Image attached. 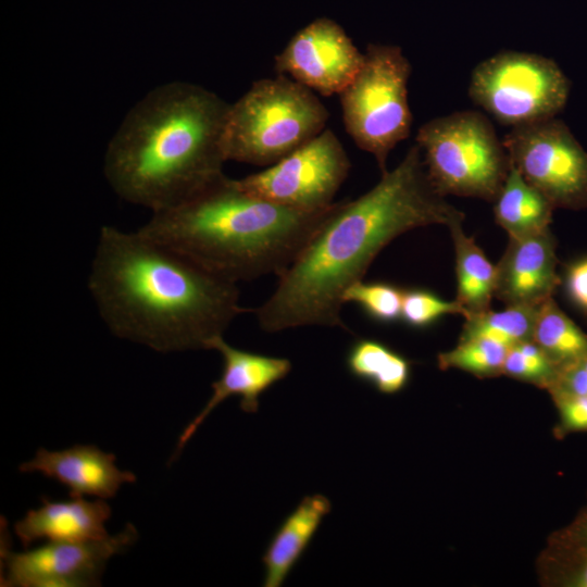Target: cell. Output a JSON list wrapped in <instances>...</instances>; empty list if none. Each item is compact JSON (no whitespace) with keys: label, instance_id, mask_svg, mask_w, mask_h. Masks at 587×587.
<instances>
[{"label":"cell","instance_id":"cell-1","mask_svg":"<svg viewBox=\"0 0 587 587\" xmlns=\"http://www.w3.org/2000/svg\"><path fill=\"white\" fill-rule=\"evenodd\" d=\"M465 215L432 184L421 148L354 200L335 202L294 262L278 276L271 297L253 310L261 329L300 326L349 330L341 319L342 295L362 280L376 255L398 236L423 226L447 227Z\"/></svg>","mask_w":587,"mask_h":587},{"label":"cell","instance_id":"cell-2","mask_svg":"<svg viewBox=\"0 0 587 587\" xmlns=\"http://www.w3.org/2000/svg\"><path fill=\"white\" fill-rule=\"evenodd\" d=\"M107 327L159 352L211 349L236 316V283L139 229L99 233L87 283Z\"/></svg>","mask_w":587,"mask_h":587},{"label":"cell","instance_id":"cell-3","mask_svg":"<svg viewBox=\"0 0 587 587\" xmlns=\"http://www.w3.org/2000/svg\"><path fill=\"white\" fill-rule=\"evenodd\" d=\"M229 105L187 82L149 91L109 141L103 172L113 191L155 212L221 179L227 161L224 130Z\"/></svg>","mask_w":587,"mask_h":587},{"label":"cell","instance_id":"cell-4","mask_svg":"<svg viewBox=\"0 0 587 587\" xmlns=\"http://www.w3.org/2000/svg\"><path fill=\"white\" fill-rule=\"evenodd\" d=\"M334 203L313 212L290 209L246 192L224 175L190 199L152 212L139 230L237 284L278 277Z\"/></svg>","mask_w":587,"mask_h":587},{"label":"cell","instance_id":"cell-5","mask_svg":"<svg viewBox=\"0 0 587 587\" xmlns=\"http://www.w3.org/2000/svg\"><path fill=\"white\" fill-rule=\"evenodd\" d=\"M328 117L317 96L288 76L255 80L229 105L226 160L270 166L323 132Z\"/></svg>","mask_w":587,"mask_h":587},{"label":"cell","instance_id":"cell-6","mask_svg":"<svg viewBox=\"0 0 587 587\" xmlns=\"http://www.w3.org/2000/svg\"><path fill=\"white\" fill-rule=\"evenodd\" d=\"M415 143L427 175L442 196L494 202L511 168L508 151L491 122L473 110L424 123Z\"/></svg>","mask_w":587,"mask_h":587},{"label":"cell","instance_id":"cell-7","mask_svg":"<svg viewBox=\"0 0 587 587\" xmlns=\"http://www.w3.org/2000/svg\"><path fill=\"white\" fill-rule=\"evenodd\" d=\"M361 68L339 93L345 128L355 145L387 171L390 151L411 133V64L394 45L369 43Z\"/></svg>","mask_w":587,"mask_h":587},{"label":"cell","instance_id":"cell-8","mask_svg":"<svg viewBox=\"0 0 587 587\" xmlns=\"http://www.w3.org/2000/svg\"><path fill=\"white\" fill-rule=\"evenodd\" d=\"M571 83L557 62L540 54L501 51L472 71L469 96L511 128L555 117L565 107Z\"/></svg>","mask_w":587,"mask_h":587},{"label":"cell","instance_id":"cell-9","mask_svg":"<svg viewBox=\"0 0 587 587\" xmlns=\"http://www.w3.org/2000/svg\"><path fill=\"white\" fill-rule=\"evenodd\" d=\"M502 142L511 164L554 208H587V151L563 121L512 127Z\"/></svg>","mask_w":587,"mask_h":587},{"label":"cell","instance_id":"cell-10","mask_svg":"<svg viewBox=\"0 0 587 587\" xmlns=\"http://www.w3.org/2000/svg\"><path fill=\"white\" fill-rule=\"evenodd\" d=\"M351 164L336 134L325 128L265 170L235 179L246 192L300 211H321L334 203Z\"/></svg>","mask_w":587,"mask_h":587},{"label":"cell","instance_id":"cell-11","mask_svg":"<svg viewBox=\"0 0 587 587\" xmlns=\"http://www.w3.org/2000/svg\"><path fill=\"white\" fill-rule=\"evenodd\" d=\"M7 536L4 545L1 541V586L89 587L100 585L108 561L132 546L138 534L135 526L127 524L118 534L103 539L49 541L23 552L12 551Z\"/></svg>","mask_w":587,"mask_h":587},{"label":"cell","instance_id":"cell-12","mask_svg":"<svg viewBox=\"0 0 587 587\" xmlns=\"http://www.w3.org/2000/svg\"><path fill=\"white\" fill-rule=\"evenodd\" d=\"M361 52L345 29L320 17L299 29L275 57L277 74L323 96L339 95L362 66Z\"/></svg>","mask_w":587,"mask_h":587},{"label":"cell","instance_id":"cell-13","mask_svg":"<svg viewBox=\"0 0 587 587\" xmlns=\"http://www.w3.org/2000/svg\"><path fill=\"white\" fill-rule=\"evenodd\" d=\"M211 349L220 352L223 369L218 379L212 383V395L202 410L186 425L179 435L177 455L209 414L228 397L240 398V409L255 413L260 397L270 387L285 378L291 371V362L285 358L268 357L237 349L218 337Z\"/></svg>","mask_w":587,"mask_h":587},{"label":"cell","instance_id":"cell-14","mask_svg":"<svg viewBox=\"0 0 587 587\" xmlns=\"http://www.w3.org/2000/svg\"><path fill=\"white\" fill-rule=\"evenodd\" d=\"M557 242L550 228L509 238L497 267L495 297L505 305L539 307L560 285Z\"/></svg>","mask_w":587,"mask_h":587},{"label":"cell","instance_id":"cell-15","mask_svg":"<svg viewBox=\"0 0 587 587\" xmlns=\"http://www.w3.org/2000/svg\"><path fill=\"white\" fill-rule=\"evenodd\" d=\"M23 473L38 472L68 489L70 497L113 498L125 483H135L136 475L121 471L115 455L93 445H75L64 450L39 448L36 455L20 465Z\"/></svg>","mask_w":587,"mask_h":587},{"label":"cell","instance_id":"cell-16","mask_svg":"<svg viewBox=\"0 0 587 587\" xmlns=\"http://www.w3.org/2000/svg\"><path fill=\"white\" fill-rule=\"evenodd\" d=\"M41 505L29 510L14 524V533L27 549L37 540L83 542L108 537L105 522L111 508L104 499L89 501L71 497L66 501H51L42 497Z\"/></svg>","mask_w":587,"mask_h":587},{"label":"cell","instance_id":"cell-17","mask_svg":"<svg viewBox=\"0 0 587 587\" xmlns=\"http://www.w3.org/2000/svg\"><path fill=\"white\" fill-rule=\"evenodd\" d=\"M332 503L321 494L305 496L272 536L263 555V586H282L310 546Z\"/></svg>","mask_w":587,"mask_h":587},{"label":"cell","instance_id":"cell-18","mask_svg":"<svg viewBox=\"0 0 587 587\" xmlns=\"http://www.w3.org/2000/svg\"><path fill=\"white\" fill-rule=\"evenodd\" d=\"M537 572L546 587H587V501L567 525L548 537Z\"/></svg>","mask_w":587,"mask_h":587},{"label":"cell","instance_id":"cell-19","mask_svg":"<svg viewBox=\"0 0 587 587\" xmlns=\"http://www.w3.org/2000/svg\"><path fill=\"white\" fill-rule=\"evenodd\" d=\"M492 203L495 221L509 238L526 237L550 228L555 209L512 164Z\"/></svg>","mask_w":587,"mask_h":587},{"label":"cell","instance_id":"cell-20","mask_svg":"<svg viewBox=\"0 0 587 587\" xmlns=\"http://www.w3.org/2000/svg\"><path fill=\"white\" fill-rule=\"evenodd\" d=\"M448 228L455 253V300L466 309L469 315L490 310L497 280L496 265L487 259L474 237L464 233L462 222Z\"/></svg>","mask_w":587,"mask_h":587},{"label":"cell","instance_id":"cell-21","mask_svg":"<svg viewBox=\"0 0 587 587\" xmlns=\"http://www.w3.org/2000/svg\"><path fill=\"white\" fill-rule=\"evenodd\" d=\"M346 367L354 378L385 395L404 389L411 375V363L407 358L372 338H358L351 344L346 354Z\"/></svg>","mask_w":587,"mask_h":587},{"label":"cell","instance_id":"cell-22","mask_svg":"<svg viewBox=\"0 0 587 587\" xmlns=\"http://www.w3.org/2000/svg\"><path fill=\"white\" fill-rule=\"evenodd\" d=\"M532 339L560 369L587 357V334L553 297L539 305Z\"/></svg>","mask_w":587,"mask_h":587},{"label":"cell","instance_id":"cell-23","mask_svg":"<svg viewBox=\"0 0 587 587\" xmlns=\"http://www.w3.org/2000/svg\"><path fill=\"white\" fill-rule=\"evenodd\" d=\"M539 307L505 305L501 311L487 310L465 317L459 339L485 337L508 347L530 340Z\"/></svg>","mask_w":587,"mask_h":587},{"label":"cell","instance_id":"cell-24","mask_svg":"<svg viewBox=\"0 0 587 587\" xmlns=\"http://www.w3.org/2000/svg\"><path fill=\"white\" fill-rule=\"evenodd\" d=\"M509 347L485 337L459 339L458 345L438 354L440 370L458 369L477 377L502 375Z\"/></svg>","mask_w":587,"mask_h":587},{"label":"cell","instance_id":"cell-25","mask_svg":"<svg viewBox=\"0 0 587 587\" xmlns=\"http://www.w3.org/2000/svg\"><path fill=\"white\" fill-rule=\"evenodd\" d=\"M559 372L560 367L530 339L509 347L502 375L548 390L554 384Z\"/></svg>","mask_w":587,"mask_h":587},{"label":"cell","instance_id":"cell-26","mask_svg":"<svg viewBox=\"0 0 587 587\" xmlns=\"http://www.w3.org/2000/svg\"><path fill=\"white\" fill-rule=\"evenodd\" d=\"M403 291L396 285L383 282L359 280L342 295V303H354L371 319L392 323L401 319Z\"/></svg>","mask_w":587,"mask_h":587},{"label":"cell","instance_id":"cell-27","mask_svg":"<svg viewBox=\"0 0 587 587\" xmlns=\"http://www.w3.org/2000/svg\"><path fill=\"white\" fill-rule=\"evenodd\" d=\"M446 314L469 315L457 300L447 301L424 289L403 291L401 320L409 326L423 328Z\"/></svg>","mask_w":587,"mask_h":587},{"label":"cell","instance_id":"cell-28","mask_svg":"<svg viewBox=\"0 0 587 587\" xmlns=\"http://www.w3.org/2000/svg\"><path fill=\"white\" fill-rule=\"evenodd\" d=\"M559 413L557 435L587 432V395L550 394Z\"/></svg>","mask_w":587,"mask_h":587},{"label":"cell","instance_id":"cell-29","mask_svg":"<svg viewBox=\"0 0 587 587\" xmlns=\"http://www.w3.org/2000/svg\"><path fill=\"white\" fill-rule=\"evenodd\" d=\"M547 391L587 395V357L561 367L554 384Z\"/></svg>","mask_w":587,"mask_h":587},{"label":"cell","instance_id":"cell-30","mask_svg":"<svg viewBox=\"0 0 587 587\" xmlns=\"http://www.w3.org/2000/svg\"><path fill=\"white\" fill-rule=\"evenodd\" d=\"M565 285L572 302L587 312V258L575 261L569 266Z\"/></svg>","mask_w":587,"mask_h":587}]
</instances>
